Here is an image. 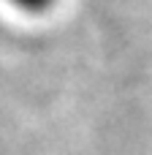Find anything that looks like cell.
Here are the masks:
<instances>
[{"instance_id":"cell-1","label":"cell","mask_w":152,"mask_h":155,"mask_svg":"<svg viewBox=\"0 0 152 155\" xmlns=\"http://www.w3.org/2000/svg\"><path fill=\"white\" fill-rule=\"evenodd\" d=\"M11 8H16L19 14H27V16H41L46 11H52L60 0H5Z\"/></svg>"}]
</instances>
